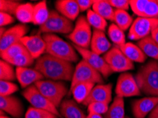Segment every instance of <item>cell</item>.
Wrapping results in <instances>:
<instances>
[{"label": "cell", "mask_w": 158, "mask_h": 118, "mask_svg": "<svg viewBox=\"0 0 158 118\" xmlns=\"http://www.w3.org/2000/svg\"><path fill=\"white\" fill-rule=\"evenodd\" d=\"M16 79L23 88H28L37 81L44 80L45 78L40 71L35 68L31 69L29 67H16Z\"/></svg>", "instance_id": "cell-17"}, {"label": "cell", "mask_w": 158, "mask_h": 118, "mask_svg": "<svg viewBox=\"0 0 158 118\" xmlns=\"http://www.w3.org/2000/svg\"><path fill=\"white\" fill-rule=\"evenodd\" d=\"M126 118H131V117H126Z\"/></svg>", "instance_id": "cell-49"}, {"label": "cell", "mask_w": 158, "mask_h": 118, "mask_svg": "<svg viewBox=\"0 0 158 118\" xmlns=\"http://www.w3.org/2000/svg\"><path fill=\"white\" fill-rule=\"evenodd\" d=\"M138 46L146 56L158 61V44L152 39L151 35L148 36L138 42Z\"/></svg>", "instance_id": "cell-23"}, {"label": "cell", "mask_w": 158, "mask_h": 118, "mask_svg": "<svg viewBox=\"0 0 158 118\" xmlns=\"http://www.w3.org/2000/svg\"><path fill=\"white\" fill-rule=\"evenodd\" d=\"M50 11L48 9L46 1H42L34 5L33 23L36 26H42L48 18Z\"/></svg>", "instance_id": "cell-28"}, {"label": "cell", "mask_w": 158, "mask_h": 118, "mask_svg": "<svg viewBox=\"0 0 158 118\" xmlns=\"http://www.w3.org/2000/svg\"><path fill=\"white\" fill-rule=\"evenodd\" d=\"M115 92L121 98L133 97L141 94V91L132 74L124 72L117 79Z\"/></svg>", "instance_id": "cell-12"}, {"label": "cell", "mask_w": 158, "mask_h": 118, "mask_svg": "<svg viewBox=\"0 0 158 118\" xmlns=\"http://www.w3.org/2000/svg\"><path fill=\"white\" fill-rule=\"evenodd\" d=\"M16 79V71L9 62L4 59L0 61V79L1 81H13Z\"/></svg>", "instance_id": "cell-32"}, {"label": "cell", "mask_w": 158, "mask_h": 118, "mask_svg": "<svg viewBox=\"0 0 158 118\" xmlns=\"http://www.w3.org/2000/svg\"><path fill=\"white\" fill-rule=\"evenodd\" d=\"M80 11L89 10L91 7L94 5L95 0H77Z\"/></svg>", "instance_id": "cell-43"}, {"label": "cell", "mask_w": 158, "mask_h": 118, "mask_svg": "<svg viewBox=\"0 0 158 118\" xmlns=\"http://www.w3.org/2000/svg\"><path fill=\"white\" fill-rule=\"evenodd\" d=\"M119 48L126 55L127 58L133 62L143 63L147 58V56L142 51V50L138 45L132 43H126Z\"/></svg>", "instance_id": "cell-22"}, {"label": "cell", "mask_w": 158, "mask_h": 118, "mask_svg": "<svg viewBox=\"0 0 158 118\" xmlns=\"http://www.w3.org/2000/svg\"><path fill=\"white\" fill-rule=\"evenodd\" d=\"M157 2H158V0H157Z\"/></svg>", "instance_id": "cell-50"}, {"label": "cell", "mask_w": 158, "mask_h": 118, "mask_svg": "<svg viewBox=\"0 0 158 118\" xmlns=\"http://www.w3.org/2000/svg\"><path fill=\"white\" fill-rule=\"evenodd\" d=\"M87 118H103L102 115L95 114V113H88Z\"/></svg>", "instance_id": "cell-46"}, {"label": "cell", "mask_w": 158, "mask_h": 118, "mask_svg": "<svg viewBox=\"0 0 158 118\" xmlns=\"http://www.w3.org/2000/svg\"><path fill=\"white\" fill-rule=\"evenodd\" d=\"M135 79L141 92L158 97V61L148 62L139 69Z\"/></svg>", "instance_id": "cell-2"}, {"label": "cell", "mask_w": 158, "mask_h": 118, "mask_svg": "<svg viewBox=\"0 0 158 118\" xmlns=\"http://www.w3.org/2000/svg\"><path fill=\"white\" fill-rule=\"evenodd\" d=\"M87 20L89 25L94 28V30L105 31L107 27V21L106 19L96 13L92 9H89L87 13Z\"/></svg>", "instance_id": "cell-31"}, {"label": "cell", "mask_w": 158, "mask_h": 118, "mask_svg": "<svg viewBox=\"0 0 158 118\" xmlns=\"http://www.w3.org/2000/svg\"><path fill=\"white\" fill-rule=\"evenodd\" d=\"M92 34V26L88 23L87 17L80 16L77 19L73 31L67 37L75 45L88 49L91 45Z\"/></svg>", "instance_id": "cell-6"}, {"label": "cell", "mask_w": 158, "mask_h": 118, "mask_svg": "<svg viewBox=\"0 0 158 118\" xmlns=\"http://www.w3.org/2000/svg\"><path fill=\"white\" fill-rule=\"evenodd\" d=\"M25 118H59V117L48 110L30 107L26 112Z\"/></svg>", "instance_id": "cell-35"}, {"label": "cell", "mask_w": 158, "mask_h": 118, "mask_svg": "<svg viewBox=\"0 0 158 118\" xmlns=\"http://www.w3.org/2000/svg\"><path fill=\"white\" fill-rule=\"evenodd\" d=\"M142 17L158 18V2L155 0H148Z\"/></svg>", "instance_id": "cell-36"}, {"label": "cell", "mask_w": 158, "mask_h": 118, "mask_svg": "<svg viewBox=\"0 0 158 118\" xmlns=\"http://www.w3.org/2000/svg\"><path fill=\"white\" fill-rule=\"evenodd\" d=\"M21 3L13 0H1L0 1V11L1 12L9 14L10 15H15L16 11Z\"/></svg>", "instance_id": "cell-37"}, {"label": "cell", "mask_w": 158, "mask_h": 118, "mask_svg": "<svg viewBox=\"0 0 158 118\" xmlns=\"http://www.w3.org/2000/svg\"><path fill=\"white\" fill-rule=\"evenodd\" d=\"M104 118H126L123 98L118 96L114 98L108 111L104 114Z\"/></svg>", "instance_id": "cell-24"}, {"label": "cell", "mask_w": 158, "mask_h": 118, "mask_svg": "<svg viewBox=\"0 0 158 118\" xmlns=\"http://www.w3.org/2000/svg\"><path fill=\"white\" fill-rule=\"evenodd\" d=\"M133 18L127 11L115 9L114 21L116 26H118L121 30L126 31L130 29L133 23Z\"/></svg>", "instance_id": "cell-29"}, {"label": "cell", "mask_w": 158, "mask_h": 118, "mask_svg": "<svg viewBox=\"0 0 158 118\" xmlns=\"http://www.w3.org/2000/svg\"><path fill=\"white\" fill-rule=\"evenodd\" d=\"M109 2L114 9L118 10L127 11L130 7V1L128 0H109Z\"/></svg>", "instance_id": "cell-41"}, {"label": "cell", "mask_w": 158, "mask_h": 118, "mask_svg": "<svg viewBox=\"0 0 158 118\" xmlns=\"http://www.w3.org/2000/svg\"><path fill=\"white\" fill-rule=\"evenodd\" d=\"M94 86L95 83H81L76 85L70 91V92L77 103H83L90 94L91 91Z\"/></svg>", "instance_id": "cell-26"}, {"label": "cell", "mask_w": 158, "mask_h": 118, "mask_svg": "<svg viewBox=\"0 0 158 118\" xmlns=\"http://www.w3.org/2000/svg\"><path fill=\"white\" fill-rule=\"evenodd\" d=\"M18 91L19 86L16 83L11 81H0V96H11Z\"/></svg>", "instance_id": "cell-38"}, {"label": "cell", "mask_w": 158, "mask_h": 118, "mask_svg": "<svg viewBox=\"0 0 158 118\" xmlns=\"http://www.w3.org/2000/svg\"><path fill=\"white\" fill-rule=\"evenodd\" d=\"M73 47L75 48L77 52L82 56V59L87 62L92 68L95 70L99 71L104 78H108L111 74L114 73V71L110 68L109 64L106 63L103 57L101 55L93 52L92 50L89 49L73 45Z\"/></svg>", "instance_id": "cell-11"}, {"label": "cell", "mask_w": 158, "mask_h": 118, "mask_svg": "<svg viewBox=\"0 0 158 118\" xmlns=\"http://www.w3.org/2000/svg\"><path fill=\"white\" fill-rule=\"evenodd\" d=\"M33 10H34V5L33 4H21L16 9L15 16L16 19L23 24L33 23Z\"/></svg>", "instance_id": "cell-27"}, {"label": "cell", "mask_w": 158, "mask_h": 118, "mask_svg": "<svg viewBox=\"0 0 158 118\" xmlns=\"http://www.w3.org/2000/svg\"><path fill=\"white\" fill-rule=\"evenodd\" d=\"M109 104L102 102H93L87 105L88 113L104 115L109 110Z\"/></svg>", "instance_id": "cell-39"}, {"label": "cell", "mask_w": 158, "mask_h": 118, "mask_svg": "<svg viewBox=\"0 0 158 118\" xmlns=\"http://www.w3.org/2000/svg\"><path fill=\"white\" fill-rule=\"evenodd\" d=\"M28 31V27L25 24L20 23L6 31L0 38V52H2L15 43L20 42Z\"/></svg>", "instance_id": "cell-13"}, {"label": "cell", "mask_w": 158, "mask_h": 118, "mask_svg": "<svg viewBox=\"0 0 158 118\" xmlns=\"http://www.w3.org/2000/svg\"><path fill=\"white\" fill-rule=\"evenodd\" d=\"M73 21L61 15L55 10L50 11L48 18L39 27V33H63L70 34L73 31Z\"/></svg>", "instance_id": "cell-5"}, {"label": "cell", "mask_w": 158, "mask_h": 118, "mask_svg": "<svg viewBox=\"0 0 158 118\" xmlns=\"http://www.w3.org/2000/svg\"><path fill=\"white\" fill-rule=\"evenodd\" d=\"M21 42L34 59L40 58L46 51V43L44 38L38 35L25 36L21 40Z\"/></svg>", "instance_id": "cell-16"}, {"label": "cell", "mask_w": 158, "mask_h": 118, "mask_svg": "<svg viewBox=\"0 0 158 118\" xmlns=\"http://www.w3.org/2000/svg\"><path fill=\"white\" fill-rule=\"evenodd\" d=\"M26 50H26V48L23 45V43L21 41L15 43V44L11 45L10 47L7 48L4 52H1L2 59L5 60V61H9V60L14 58L17 55L25 52Z\"/></svg>", "instance_id": "cell-34"}, {"label": "cell", "mask_w": 158, "mask_h": 118, "mask_svg": "<svg viewBox=\"0 0 158 118\" xmlns=\"http://www.w3.org/2000/svg\"><path fill=\"white\" fill-rule=\"evenodd\" d=\"M34 60L28 50H26L25 52L17 55L14 58L6 62L17 67H29L34 64Z\"/></svg>", "instance_id": "cell-33"}, {"label": "cell", "mask_w": 158, "mask_h": 118, "mask_svg": "<svg viewBox=\"0 0 158 118\" xmlns=\"http://www.w3.org/2000/svg\"><path fill=\"white\" fill-rule=\"evenodd\" d=\"M14 21H15V19L12 15L0 11V26H1V27H4L5 26L13 23Z\"/></svg>", "instance_id": "cell-42"}, {"label": "cell", "mask_w": 158, "mask_h": 118, "mask_svg": "<svg viewBox=\"0 0 158 118\" xmlns=\"http://www.w3.org/2000/svg\"><path fill=\"white\" fill-rule=\"evenodd\" d=\"M6 30L4 27H1V28H0V38L4 34V33L6 32Z\"/></svg>", "instance_id": "cell-47"}, {"label": "cell", "mask_w": 158, "mask_h": 118, "mask_svg": "<svg viewBox=\"0 0 158 118\" xmlns=\"http://www.w3.org/2000/svg\"><path fill=\"white\" fill-rule=\"evenodd\" d=\"M60 113L63 118H87L75 100L64 99L60 106Z\"/></svg>", "instance_id": "cell-21"}, {"label": "cell", "mask_w": 158, "mask_h": 118, "mask_svg": "<svg viewBox=\"0 0 158 118\" xmlns=\"http://www.w3.org/2000/svg\"><path fill=\"white\" fill-rule=\"evenodd\" d=\"M108 35L111 42H113L117 47H120L126 43L124 31L115 23H111L109 26L108 29Z\"/></svg>", "instance_id": "cell-30"}, {"label": "cell", "mask_w": 158, "mask_h": 118, "mask_svg": "<svg viewBox=\"0 0 158 118\" xmlns=\"http://www.w3.org/2000/svg\"><path fill=\"white\" fill-rule=\"evenodd\" d=\"M148 0H131L130 8L135 15L138 17H142L145 6Z\"/></svg>", "instance_id": "cell-40"}, {"label": "cell", "mask_w": 158, "mask_h": 118, "mask_svg": "<svg viewBox=\"0 0 158 118\" xmlns=\"http://www.w3.org/2000/svg\"><path fill=\"white\" fill-rule=\"evenodd\" d=\"M157 27L158 18L138 17L133 21L129 29L128 38L132 40L139 41L149 36L152 31Z\"/></svg>", "instance_id": "cell-10"}, {"label": "cell", "mask_w": 158, "mask_h": 118, "mask_svg": "<svg viewBox=\"0 0 158 118\" xmlns=\"http://www.w3.org/2000/svg\"><path fill=\"white\" fill-rule=\"evenodd\" d=\"M103 58L114 72H125L134 69L133 62L126 57L120 48L114 46L104 55Z\"/></svg>", "instance_id": "cell-8"}, {"label": "cell", "mask_w": 158, "mask_h": 118, "mask_svg": "<svg viewBox=\"0 0 158 118\" xmlns=\"http://www.w3.org/2000/svg\"><path fill=\"white\" fill-rule=\"evenodd\" d=\"M22 95L26 100H27L31 104L32 107L48 110L54 113L57 117H62L57 108L38 91L34 84L25 88L23 91Z\"/></svg>", "instance_id": "cell-9"}, {"label": "cell", "mask_w": 158, "mask_h": 118, "mask_svg": "<svg viewBox=\"0 0 158 118\" xmlns=\"http://www.w3.org/2000/svg\"><path fill=\"white\" fill-rule=\"evenodd\" d=\"M55 6L57 12L72 21L76 20L80 14V7L75 0H57Z\"/></svg>", "instance_id": "cell-19"}, {"label": "cell", "mask_w": 158, "mask_h": 118, "mask_svg": "<svg viewBox=\"0 0 158 118\" xmlns=\"http://www.w3.org/2000/svg\"><path fill=\"white\" fill-rule=\"evenodd\" d=\"M148 118H158V104L154 108V110L150 113Z\"/></svg>", "instance_id": "cell-44"}, {"label": "cell", "mask_w": 158, "mask_h": 118, "mask_svg": "<svg viewBox=\"0 0 158 118\" xmlns=\"http://www.w3.org/2000/svg\"><path fill=\"white\" fill-rule=\"evenodd\" d=\"M43 38L46 43L45 54L51 55L72 63L78 62L77 52L73 45L72 46L59 36L52 33H45Z\"/></svg>", "instance_id": "cell-3"}, {"label": "cell", "mask_w": 158, "mask_h": 118, "mask_svg": "<svg viewBox=\"0 0 158 118\" xmlns=\"http://www.w3.org/2000/svg\"><path fill=\"white\" fill-rule=\"evenodd\" d=\"M112 100V84H97L91 91L82 104L87 105L93 102H102L109 104Z\"/></svg>", "instance_id": "cell-14"}, {"label": "cell", "mask_w": 158, "mask_h": 118, "mask_svg": "<svg viewBox=\"0 0 158 118\" xmlns=\"http://www.w3.org/2000/svg\"><path fill=\"white\" fill-rule=\"evenodd\" d=\"M0 118H9V117L6 116V115H1V117H0Z\"/></svg>", "instance_id": "cell-48"}, {"label": "cell", "mask_w": 158, "mask_h": 118, "mask_svg": "<svg viewBox=\"0 0 158 118\" xmlns=\"http://www.w3.org/2000/svg\"><path fill=\"white\" fill-rule=\"evenodd\" d=\"M150 35H151L152 39L154 40L158 44V27L152 31V33H151V34H150Z\"/></svg>", "instance_id": "cell-45"}, {"label": "cell", "mask_w": 158, "mask_h": 118, "mask_svg": "<svg viewBox=\"0 0 158 118\" xmlns=\"http://www.w3.org/2000/svg\"><path fill=\"white\" fill-rule=\"evenodd\" d=\"M90 47L93 52L101 55L106 54L112 47L104 31L94 30Z\"/></svg>", "instance_id": "cell-20"}, {"label": "cell", "mask_w": 158, "mask_h": 118, "mask_svg": "<svg viewBox=\"0 0 158 118\" xmlns=\"http://www.w3.org/2000/svg\"><path fill=\"white\" fill-rule=\"evenodd\" d=\"M81 83H93L97 84L104 83V79L99 71L82 59L77 64L74 71L73 80L71 81L70 90L76 85Z\"/></svg>", "instance_id": "cell-7"}, {"label": "cell", "mask_w": 158, "mask_h": 118, "mask_svg": "<svg viewBox=\"0 0 158 118\" xmlns=\"http://www.w3.org/2000/svg\"><path fill=\"white\" fill-rule=\"evenodd\" d=\"M158 104V97L149 96L135 100L132 103V112L135 118H145Z\"/></svg>", "instance_id": "cell-15"}, {"label": "cell", "mask_w": 158, "mask_h": 118, "mask_svg": "<svg viewBox=\"0 0 158 118\" xmlns=\"http://www.w3.org/2000/svg\"><path fill=\"white\" fill-rule=\"evenodd\" d=\"M34 68L45 78L60 81H72L75 69L72 62L48 54H44L36 59Z\"/></svg>", "instance_id": "cell-1"}, {"label": "cell", "mask_w": 158, "mask_h": 118, "mask_svg": "<svg viewBox=\"0 0 158 118\" xmlns=\"http://www.w3.org/2000/svg\"><path fill=\"white\" fill-rule=\"evenodd\" d=\"M0 108L15 118H21L24 112L23 105L16 96H0Z\"/></svg>", "instance_id": "cell-18"}, {"label": "cell", "mask_w": 158, "mask_h": 118, "mask_svg": "<svg viewBox=\"0 0 158 118\" xmlns=\"http://www.w3.org/2000/svg\"><path fill=\"white\" fill-rule=\"evenodd\" d=\"M34 85L36 86L38 91L57 108L60 106L64 97L68 92L65 83L60 81L44 79L37 81Z\"/></svg>", "instance_id": "cell-4"}, {"label": "cell", "mask_w": 158, "mask_h": 118, "mask_svg": "<svg viewBox=\"0 0 158 118\" xmlns=\"http://www.w3.org/2000/svg\"><path fill=\"white\" fill-rule=\"evenodd\" d=\"M92 10L102 16L106 20L113 21L114 18L115 9L106 0H95Z\"/></svg>", "instance_id": "cell-25"}]
</instances>
